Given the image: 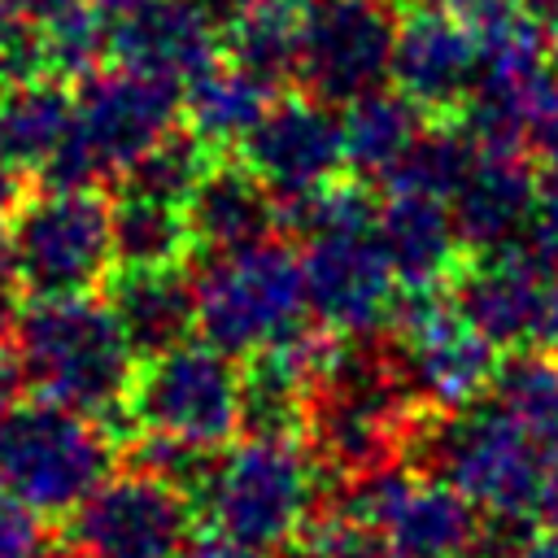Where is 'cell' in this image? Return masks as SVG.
Masks as SVG:
<instances>
[{"label":"cell","instance_id":"1","mask_svg":"<svg viewBox=\"0 0 558 558\" xmlns=\"http://www.w3.org/2000/svg\"><path fill=\"white\" fill-rule=\"evenodd\" d=\"M283 227L301 235L305 305L331 336H379L405 292L379 244V201L357 183H331L301 201H279Z\"/></svg>","mask_w":558,"mask_h":558},{"label":"cell","instance_id":"2","mask_svg":"<svg viewBox=\"0 0 558 558\" xmlns=\"http://www.w3.org/2000/svg\"><path fill=\"white\" fill-rule=\"evenodd\" d=\"M305 432L314 458L344 480L392 462L418 432V401L397 357L371 336H336L310 384Z\"/></svg>","mask_w":558,"mask_h":558},{"label":"cell","instance_id":"3","mask_svg":"<svg viewBox=\"0 0 558 558\" xmlns=\"http://www.w3.org/2000/svg\"><path fill=\"white\" fill-rule=\"evenodd\" d=\"M13 349L26 384L57 405L92 418L122 414L140 375V357L126 344L109 301L87 296H31L13 323Z\"/></svg>","mask_w":558,"mask_h":558},{"label":"cell","instance_id":"4","mask_svg":"<svg viewBox=\"0 0 558 558\" xmlns=\"http://www.w3.org/2000/svg\"><path fill=\"white\" fill-rule=\"evenodd\" d=\"M183 92L174 83L135 74V70H100L83 78L74 96V122L39 170L48 187H96L118 183L144 153H153L170 131H179Z\"/></svg>","mask_w":558,"mask_h":558},{"label":"cell","instance_id":"5","mask_svg":"<svg viewBox=\"0 0 558 558\" xmlns=\"http://www.w3.org/2000/svg\"><path fill=\"white\" fill-rule=\"evenodd\" d=\"M196 283V331L231 357H257L305 331L301 253L283 240H262L231 253H205Z\"/></svg>","mask_w":558,"mask_h":558},{"label":"cell","instance_id":"6","mask_svg":"<svg viewBox=\"0 0 558 558\" xmlns=\"http://www.w3.org/2000/svg\"><path fill=\"white\" fill-rule=\"evenodd\" d=\"M196 501L209 527L275 554L296 545L318 514V458L296 436H248L214 458Z\"/></svg>","mask_w":558,"mask_h":558},{"label":"cell","instance_id":"7","mask_svg":"<svg viewBox=\"0 0 558 558\" xmlns=\"http://www.w3.org/2000/svg\"><path fill=\"white\" fill-rule=\"evenodd\" d=\"M4 257L26 296H87L118 270L113 214L96 187H48L17 201Z\"/></svg>","mask_w":558,"mask_h":558},{"label":"cell","instance_id":"8","mask_svg":"<svg viewBox=\"0 0 558 558\" xmlns=\"http://www.w3.org/2000/svg\"><path fill=\"white\" fill-rule=\"evenodd\" d=\"M414 440L423 445L432 475L449 480L480 510L536 519L541 480L554 453H545L488 397L462 410H440L432 423H418Z\"/></svg>","mask_w":558,"mask_h":558},{"label":"cell","instance_id":"9","mask_svg":"<svg viewBox=\"0 0 558 558\" xmlns=\"http://www.w3.org/2000/svg\"><path fill=\"white\" fill-rule=\"evenodd\" d=\"M113 466V440L100 418L57 401H26L0 423V488L39 514H70Z\"/></svg>","mask_w":558,"mask_h":558},{"label":"cell","instance_id":"10","mask_svg":"<svg viewBox=\"0 0 558 558\" xmlns=\"http://www.w3.org/2000/svg\"><path fill=\"white\" fill-rule=\"evenodd\" d=\"M126 414L140 432H157L196 449H222L240 432L244 375L235 357L209 340H183L140 362Z\"/></svg>","mask_w":558,"mask_h":558},{"label":"cell","instance_id":"11","mask_svg":"<svg viewBox=\"0 0 558 558\" xmlns=\"http://www.w3.org/2000/svg\"><path fill=\"white\" fill-rule=\"evenodd\" d=\"M397 371L423 410H462L488 397L497 375V344L440 288L405 292L392 318Z\"/></svg>","mask_w":558,"mask_h":558},{"label":"cell","instance_id":"12","mask_svg":"<svg viewBox=\"0 0 558 558\" xmlns=\"http://www.w3.org/2000/svg\"><path fill=\"white\" fill-rule=\"evenodd\" d=\"M340 510L375 527L401 558H462L484 510L440 475H414L384 462L344 484Z\"/></svg>","mask_w":558,"mask_h":558},{"label":"cell","instance_id":"13","mask_svg":"<svg viewBox=\"0 0 558 558\" xmlns=\"http://www.w3.org/2000/svg\"><path fill=\"white\" fill-rule=\"evenodd\" d=\"M192 541V497L140 466L109 475L70 510L74 558H183Z\"/></svg>","mask_w":558,"mask_h":558},{"label":"cell","instance_id":"14","mask_svg":"<svg viewBox=\"0 0 558 558\" xmlns=\"http://www.w3.org/2000/svg\"><path fill=\"white\" fill-rule=\"evenodd\" d=\"M392 48L397 17L388 0H318L305 9L296 83L344 109L392 78Z\"/></svg>","mask_w":558,"mask_h":558},{"label":"cell","instance_id":"15","mask_svg":"<svg viewBox=\"0 0 558 558\" xmlns=\"http://www.w3.org/2000/svg\"><path fill=\"white\" fill-rule=\"evenodd\" d=\"M449 296L497 349H558V266L523 244L462 262Z\"/></svg>","mask_w":558,"mask_h":558},{"label":"cell","instance_id":"16","mask_svg":"<svg viewBox=\"0 0 558 558\" xmlns=\"http://www.w3.org/2000/svg\"><path fill=\"white\" fill-rule=\"evenodd\" d=\"M240 161L279 196L301 201L331 183L349 166L344 118L318 96H275L262 122L240 144Z\"/></svg>","mask_w":558,"mask_h":558},{"label":"cell","instance_id":"17","mask_svg":"<svg viewBox=\"0 0 558 558\" xmlns=\"http://www.w3.org/2000/svg\"><path fill=\"white\" fill-rule=\"evenodd\" d=\"M480 74V39L466 13L445 4H414L397 22L392 87L427 118H458Z\"/></svg>","mask_w":558,"mask_h":558},{"label":"cell","instance_id":"18","mask_svg":"<svg viewBox=\"0 0 558 558\" xmlns=\"http://www.w3.org/2000/svg\"><path fill=\"white\" fill-rule=\"evenodd\" d=\"M536 196H541V170L532 166L527 148H480L471 174L449 201L462 248L471 257L519 248L527 240Z\"/></svg>","mask_w":558,"mask_h":558},{"label":"cell","instance_id":"19","mask_svg":"<svg viewBox=\"0 0 558 558\" xmlns=\"http://www.w3.org/2000/svg\"><path fill=\"white\" fill-rule=\"evenodd\" d=\"M218 22L196 0H148L113 17V65L187 87L218 61Z\"/></svg>","mask_w":558,"mask_h":558},{"label":"cell","instance_id":"20","mask_svg":"<svg viewBox=\"0 0 558 558\" xmlns=\"http://www.w3.org/2000/svg\"><path fill=\"white\" fill-rule=\"evenodd\" d=\"M283 227L279 196L244 161H209L187 196V231L205 253H231L275 240Z\"/></svg>","mask_w":558,"mask_h":558},{"label":"cell","instance_id":"21","mask_svg":"<svg viewBox=\"0 0 558 558\" xmlns=\"http://www.w3.org/2000/svg\"><path fill=\"white\" fill-rule=\"evenodd\" d=\"M379 244L405 292L440 288L462 266V235L449 201L423 192H384L379 201Z\"/></svg>","mask_w":558,"mask_h":558},{"label":"cell","instance_id":"22","mask_svg":"<svg viewBox=\"0 0 558 558\" xmlns=\"http://www.w3.org/2000/svg\"><path fill=\"white\" fill-rule=\"evenodd\" d=\"M105 301L140 362L196 331V283L179 266H118Z\"/></svg>","mask_w":558,"mask_h":558},{"label":"cell","instance_id":"23","mask_svg":"<svg viewBox=\"0 0 558 558\" xmlns=\"http://www.w3.org/2000/svg\"><path fill=\"white\" fill-rule=\"evenodd\" d=\"M70 122L74 96L61 87V78L35 74L0 87V166L13 174L44 170L61 148Z\"/></svg>","mask_w":558,"mask_h":558},{"label":"cell","instance_id":"24","mask_svg":"<svg viewBox=\"0 0 558 558\" xmlns=\"http://www.w3.org/2000/svg\"><path fill=\"white\" fill-rule=\"evenodd\" d=\"M275 87L244 74L231 61H214L183 87V122L205 148H240L270 109Z\"/></svg>","mask_w":558,"mask_h":558},{"label":"cell","instance_id":"25","mask_svg":"<svg viewBox=\"0 0 558 558\" xmlns=\"http://www.w3.org/2000/svg\"><path fill=\"white\" fill-rule=\"evenodd\" d=\"M344 153H349V166L371 179V183H384L392 174V166L405 157V148L418 140L423 131V109L397 92V87H375L357 100L344 105Z\"/></svg>","mask_w":558,"mask_h":558},{"label":"cell","instance_id":"26","mask_svg":"<svg viewBox=\"0 0 558 558\" xmlns=\"http://www.w3.org/2000/svg\"><path fill=\"white\" fill-rule=\"evenodd\" d=\"M301 26L305 9L292 0H257L235 22L222 26L227 61L244 74L262 78L266 87H283L296 78L301 65Z\"/></svg>","mask_w":558,"mask_h":558},{"label":"cell","instance_id":"27","mask_svg":"<svg viewBox=\"0 0 558 558\" xmlns=\"http://www.w3.org/2000/svg\"><path fill=\"white\" fill-rule=\"evenodd\" d=\"M109 214H113L118 266H179V257L192 244L187 205L118 187V196L109 201Z\"/></svg>","mask_w":558,"mask_h":558},{"label":"cell","instance_id":"28","mask_svg":"<svg viewBox=\"0 0 558 558\" xmlns=\"http://www.w3.org/2000/svg\"><path fill=\"white\" fill-rule=\"evenodd\" d=\"M488 401L545 453H558V357L549 349H514L506 362H497Z\"/></svg>","mask_w":558,"mask_h":558},{"label":"cell","instance_id":"29","mask_svg":"<svg viewBox=\"0 0 558 558\" xmlns=\"http://www.w3.org/2000/svg\"><path fill=\"white\" fill-rule=\"evenodd\" d=\"M475 157H480V144L462 126V118H436V126H423L418 140L405 148V157L392 166V174L384 179V192H423V196L453 201Z\"/></svg>","mask_w":558,"mask_h":558},{"label":"cell","instance_id":"30","mask_svg":"<svg viewBox=\"0 0 558 558\" xmlns=\"http://www.w3.org/2000/svg\"><path fill=\"white\" fill-rule=\"evenodd\" d=\"M44 35V65L57 78H92L113 61V17L87 0L65 4L57 17L39 26Z\"/></svg>","mask_w":558,"mask_h":558},{"label":"cell","instance_id":"31","mask_svg":"<svg viewBox=\"0 0 558 558\" xmlns=\"http://www.w3.org/2000/svg\"><path fill=\"white\" fill-rule=\"evenodd\" d=\"M205 170H209V148L183 126V131H170L153 153H144L118 179V187L144 192V196H161V201H174V205H187V196H192V187L201 183Z\"/></svg>","mask_w":558,"mask_h":558},{"label":"cell","instance_id":"32","mask_svg":"<svg viewBox=\"0 0 558 558\" xmlns=\"http://www.w3.org/2000/svg\"><path fill=\"white\" fill-rule=\"evenodd\" d=\"M296 549H301V558H401L388 549V541L375 527H366L362 519H353L340 506L314 514L310 527L301 532Z\"/></svg>","mask_w":558,"mask_h":558},{"label":"cell","instance_id":"33","mask_svg":"<svg viewBox=\"0 0 558 558\" xmlns=\"http://www.w3.org/2000/svg\"><path fill=\"white\" fill-rule=\"evenodd\" d=\"M0 558H61L48 514L0 488Z\"/></svg>","mask_w":558,"mask_h":558},{"label":"cell","instance_id":"34","mask_svg":"<svg viewBox=\"0 0 558 558\" xmlns=\"http://www.w3.org/2000/svg\"><path fill=\"white\" fill-rule=\"evenodd\" d=\"M44 70L48 65H44V35H39V26L26 22L22 13H13L0 0V87L35 78Z\"/></svg>","mask_w":558,"mask_h":558},{"label":"cell","instance_id":"35","mask_svg":"<svg viewBox=\"0 0 558 558\" xmlns=\"http://www.w3.org/2000/svg\"><path fill=\"white\" fill-rule=\"evenodd\" d=\"M523 248L558 266V174L554 170H541V196H536V214H532Z\"/></svg>","mask_w":558,"mask_h":558},{"label":"cell","instance_id":"36","mask_svg":"<svg viewBox=\"0 0 558 558\" xmlns=\"http://www.w3.org/2000/svg\"><path fill=\"white\" fill-rule=\"evenodd\" d=\"M183 558H275V554H266L257 545H244V541H235L218 527H205V532H192Z\"/></svg>","mask_w":558,"mask_h":558},{"label":"cell","instance_id":"37","mask_svg":"<svg viewBox=\"0 0 558 558\" xmlns=\"http://www.w3.org/2000/svg\"><path fill=\"white\" fill-rule=\"evenodd\" d=\"M22 384H26V375H22L17 349H13V340L0 336V423L22 405Z\"/></svg>","mask_w":558,"mask_h":558},{"label":"cell","instance_id":"38","mask_svg":"<svg viewBox=\"0 0 558 558\" xmlns=\"http://www.w3.org/2000/svg\"><path fill=\"white\" fill-rule=\"evenodd\" d=\"M536 523H541L545 532H558V453L549 458L545 480H541V497H536Z\"/></svg>","mask_w":558,"mask_h":558},{"label":"cell","instance_id":"39","mask_svg":"<svg viewBox=\"0 0 558 558\" xmlns=\"http://www.w3.org/2000/svg\"><path fill=\"white\" fill-rule=\"evenodd\" d=\"M532 153L545 161V170L558 174V100H554L549 113L541 118V126H536V135H532Z\"/></svg>","mask_w":558,"mask_h":558},{"label":"cell","instance_id":"40","mask_svg":"<svg viewBox=\"0 0 558 558\" xmlns=\"http://www.w3.org/2000/svg\"><path fill=\"white\" fill-rule=\"evenodd\" d=\"M13 13H22L26 22H35V26H44L48 17H57L65 4H74V0H4Z\"/></svg>","mask_w":558,"mask_h":558},{"label":"cell","instance_id":"41","mask_svg":"<svg viewBox=\"0 0 558 558\" xmlns=\"http://www.w3.org/2000/svg\"><path fill=\"white\" fill-rule=\"evenodd\" d=\"M196 4H201V9H205L214 22H218V31H222L227 22H235V17H240L244 9H253L257 0H196Z\"/></svg>","mask_w":558,"mask_h":558},{"label":"cell","instance_id":"42","mask_svg":"<svg viewBox=\"0 0 558 558\" xmlns=\"http://www.w3.org/2000/svg\"><path fill=\"white\" fill-rule=\"evenodd\" d=\"M13 209H17V179H13V170L0 166V231L9 227Z\"/></svg>","mask_w":558,"mask_h":558},{"label":"cell","instance_id":"43","mask_svg":"<svg viewBox=\"0 0 558 558\" xmlns=\"http://www.w3.org/2000/svg\"><path fill=\"white\" fill-rule=\"evenodd\" d=\"M523 13H532L541 26H558V0H514Z\"/></svg>","mask_w":558,"mask_h":558},{"label":"cell","instance_id":"44","mask_svg":"<svg viewBox=\"0 0 558 558\" xmlns=\"http://www.w3.org/2000/svg\"><path fill=\"white\" fill-rule=\"evenodd\" d=\"M523 558H558V532H536Z\"/></svg>","mask_w":558,"mask_h":558},{"label":"cell","instance_id":"45","mask_svg":"<svg viewBox=\"0 0 558 558\" xmlns=\"http://www.w3.org/2000/svg\"><path fill=\"white\" fill-rule=\"evenodd\" d=\"M13 288H17V279H13V266H9V257H4V248H0V314H4V305L13 301Z\"/></svg>","mask_w":558,"mask_h":558},{"label":"cell","instance_id":"46","mask_svg":"<svg viewBox=\"0 0 558 558\" xmlns=\"http://www.w3.org/2000/svg\"><path fill=\"white\" fill-rule=\"evenodd\" d=\"M87 4H96V9L109 13V17H122V13H131V9H140V4H148V0H87Z\"/></svg>","mask_w":558,"mask_h":558},{"label":"cell","instance_id":"47","mask_svg":"<svg viewBox=\"0 0 558 558\" xmlns=\"http://www.w3.org/2000/svg\"><path fill=\"white\" fill-rule=\"evenodd\" d=\"M388 4H392V9H397V4H405V9H414V4H445V9H458V13H462V9H471L475 0H388Z\"/></svg>","mask_w":558,"mask_h":558},{"label":"cell","instance_id":"48","mask_svg":"<svg viewBox=\"0 0 558 558\" xmlns=\"http://www.w3.org/2000/svg\"><path fill=\"white\" fill-rule=\"evenodd\" d=\"M549 61H554V70H558V26H549Z\"/></svg>","mask_w":558,"mask_h":558}]
</instances>
